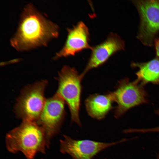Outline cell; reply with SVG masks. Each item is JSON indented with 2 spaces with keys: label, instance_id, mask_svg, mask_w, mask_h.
I'll use <instances>...</instances> for the list:
<instances>
[{
  "label": "cell",
  "instance_id": "cell-14",
  "mask_svg": "<svg viewBox=\"0 0 159 159\" xmlns=\"http://www.w3.org/2000/svg\"><path fill=\"white\" fill-rule=\"evenodd\" d=\"M157 57L159 59V37L155 40L154 45Z\"/></svg>",
  "mask_w": 159,
  "mask_h": 159
},
{
  "label": "cell",
  "instance_id": "cell-6",
  "mask_svg": "<svg viewBox=\"0 0 159 159\" xmlns=\"http://www.w3.org/2000/svg\"><path fill=\"white\" fill-rule=\"evenodd\" d=\"M142 86L137 79L132 82L126 78L121 80L115 90L110 92L117 104L114 110L116 118L131 108L147 102L146 92Z\"/></svg>",
  "mask_w": 159,
  "mask_h": 159
},
{
  "label": "cell",
  "instance_id": "cell-9",
  "mask_svg": "<svg viewBox=\"0 0 159 159\" xmlns=\"http://www.w3.org/2000/svg\"><path fill=\"white\" fill-rule=\"evenodd\" d=\"M125 43L117 34L111 33L103 42L91 49L92 52L87 63L80 74L82 78L91 69L104 63L116 52L125 49Z\"/></svg>",
  "mask_w": 159,
  "mask_h": 159
},
{
  "label": "cell",
  "instance_id": "cell-3",
  "mask_svg": "<svg viewBox=\"0 0 159 159\" xmlns=\"http://www.w3.org/2000/svg\"><path fill=\"white\" fill-rule=\"evenodd\" d=\"M82 79L75 68L64 66L59 73L58 87L56 92L68 105L71 121L80 126L82 125L79 113Z\"/></svg>",
  "mask_w": 159,
  "mask_h": 159
},
{
  "label": "cell",
  "instance_id": "cell-16",
  "mask_svg": "<svg viewBox=\"0 0 159 159\" xmlns=\"http://www.w3.org/2000/svg\"><path fill=\"white\" fill-rule=\"evenodd\" d=\"M157 159H159V153L158 155L157 158Z\"/></svg>",
  "mask_w": 159,
  "mask_h": 159
},
{
  "label": "cell",
  "instance_id": "cell-12",
  "mask_svg": "<svg viewBox=\"0 0 159 159\" xmlns=\"http://www.w3.org/2000/svg\"><path fill=\"white\" fill-rule=\"evenodd\" d=\"M132 67H138L137 80L142 85L149 83H159V59L157 57L145 62L133 63Z\"/></svg>",
  "mask_w": 159,
  "mask_h": 159
},
{
  "label": "cell",
  "instance_id": "cell-8",
  "mask_svg": "<svg viewBox=\"0 0 159 159\" xmlns=\"http://www.w3.org/2000/svg\"><path fill=\"white\" fill-rule=\"evenodd\" d=\"M63 137L64 139L60 140V151L62 153L69 154L73 159H92L103 150L125 140L122 139L107 143L89 140H75L66 135Z\"/></svg>",
  "mask_w": 159,
  "mask_h": 159
},
{
  "label": "cell",
  "instance_id": "cell-1",
  "mask_svg": "<svg viewBox=\"0 0 159 159\" xmlns=\"http://www.w3.org/2000/svg\"><path fill=\"white\" fill-rule=\"evenodd\" d=\"M59 27L46 18L31 4L24 8L17 31L10 40L11 46L18 51L45 46L59 35Z\"/></svg>",
  "mask_w": 159,
  "mask_h": 159
},
{
  "label": "cell",
  "instance_id": "cell-10",
  "mask_svg": "<svg viewBox=\"0 0 159 159\" xmlns=\"http://www.w3.org/2000/svg\"><path fill=\"white\" fill-rule=\"evenodd\" d=\"M67 30V35L65 44L55 54L54 59L73 56L84 49L92 48L89 44V29L83 22L80 21Z\"/></svg>",
  "mask_w": 159,
  "mask_h": 159
},
{
  "label": "cell",
  "instance_id": "cell-11",
  "mask_svg": "<svg viewBox=\"0 0 159 159\" xmlns=\"http://www.w3.org/2000/svg\"><path fill=\"white\" fill-rule=\"evenodd\" d=\"M110 92L106 94H95L86 99L85 105L88 115L98 120L104 119L113 108V102Z\"/></svg>",
  "mask_w": 159,
  "mask_h": 159
},
{
  "label": "cell",
  "instance_id": "cell-7",
  "mask_svg": "<svg viewBox=\"0 0 159 159\" xmlns=\"http://www.w3.org/2000/svg\"><path fill=\"white\" fill-rule=\"evenodd\" d=\"M65 102L56 93L46 100L39 116L36 122L44 130L48 147L52 138L60 131L65 116Z\"/></svg>",
  "mask_w": 159,
  "mask_h": 159
},
{
  "label": "cell",
  "instance_id": "cell-4",
  "mask_svg": "<svg viewBox=\"0 0 159 159\" xmlns=\"http://www.w3.org/2000/svg\"><path fill=\"white\" fill-rule=\"evenodd\" d=\"M47 80H43L24 88L14 107L16 117L23 121L36 122L44 105Z\"/></svg>",
  "mask_w": 159,
  "mask_h": 159
},
{
  "label": "cell",
  "instance_id": "cell-5",
  "mask_svg": "<svg viewBox=\"0 0 159 159\" xmlns=\"http://www.w3.org/2000/svg\"><path fill=\"white\" fill-rule=\"evenodd\" d=\"M132 1L140 17L137 38L143 45L151 47L159 34V0Z\"/></svg>",
  "mask_w": 159,
  "mask_h": 159
},
{
  "label": "cell",
  "instance_id": "cell-13",
  "mask_svg": "<svg viewBox=\"0 0 159 159\" xmlns=\"http://www.w3.org/2000/svg\"><path fill=\"white\" fill-rule=\"evenodd\" d=\"M136 132L139 133L159 132V126L151 128L137 129L136 130Z\"/></svg>",
  "mask_w": 159,
  "mask_h": 159
},
{
  "label": "cell",
  "instance_id": "cell-2",
  "mask_svg": "<svg viewBox=\"0 0 159 159\" xmlns=\"http://www.w3.org/2000/svg\"><path fill=\"white\" fill-rule=\"evenodd\" d=\"M5 143L9 152H21L27 159H34L38 153H45L46 148H48L42 128L36 122L30 121H23L19 126L8 132Z\"/></svg>",
  "mask_w": 159,
  "mask_h": 159
},
{
  "label": "cell",
  "instance_id": "cell-15",
  "mask_svg": "<svg viewBox=\"0 0 159 159\" xmlns=\"http://www.w3.org/2000/svg\"><path fill=\"white\" fill-rule=\"evenodd\" d=\"M156 113L157 114L159 115V109L156 111Z\"/></svg>",
  "mask_w": 159,
  "mask_h": 159
}]
</instances>
